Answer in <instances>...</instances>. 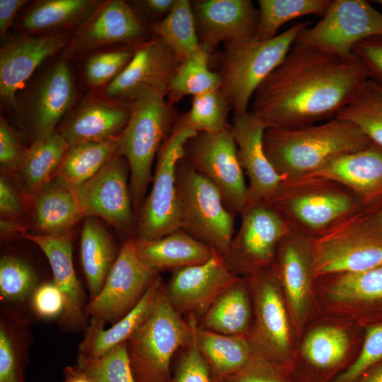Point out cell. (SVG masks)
<instances>
[{
  "label": "cell",
  "instance_id": "1",
  "mask_svg": "<svg viewBox=\"0 0 382 382\" xmlns=\"http://www.w3.org/2000/svg\"><path fill=\"white\" fill-rule=\"evenodd\" d=\"M369 79L354 53L340 56L295 42L262 81L250 111L266 128H291L330 120Z\"/></svg>",
  "mask_w": 382,
  "mask_h": 382
},
{
  "label": "cell",
  "instance_id": "2",
  "mask_svg": "<svg viewBox=\"0 0 382 382\" xmlns=\"http://www.w3.org/2000/svg\"><path fill=\"white\" fill-rule=\"evenodd\" d=\"M371 144L357 125L337 117L299 127H269L263 135L266 156L283 180L309 175Z\"/></svg>",
  "mask_w": 382,
  "mask_h": 382
},
{
  "label": "cell",
  "instance_id": "3",
  "mask_svg": "<svg viewBox=\"0 0 382 382\" xmlns=\"http://www.w3.org/2000/svg\"><path fill=\"white\" fill-rule=\"evenodd\" d=\"M270 204L292 230L311 239L323 236L363 212L348 188L313 175L283 180Z\"/></svg>",
  "mask_w": 382,
  "mask_h": 382
},
{
  "label": "cell",
  "instance_id": "4",
  "mask_svg": "<svg viewBox=\"0 0 382 382\" xmlns=\"http://www.w3.org/2000/svg\"><path fill=\"white\" fill-rule=\"evenodd\" d=\"M130 116L117 137V154L127 161L130 172L133 207L137 214L151 179L154 158L176 121V110L166 95L149 90L129 103Z\"/></svg>",
  "mask_w": 382,
  "mask_h": 382
},
{
  "label": "cell",
  "instance_id": "5",
  "mask_svg": "<svg viewBox=\"0 0 382 382\" xmlns=\"http://www.w3.org/2000/svg\"><path fill=\"white\" fill-rule=\"evenodd\" d=\"M309 22H298L269 40L255 37L224 44L219 71L220 90L233 114L248 111L253 95L262 81L283 61Z\"/></svg>",
  "mask_w": 382,
  "mask_h": 382
},
{
  "label": "cell",
  "instance_id": "6",
  "mask_svg": "<svg viewBox=\"0 0 382 382\" xmlns=\"http://www.w3.org/2000/svg\"><path fill=\"white\" fill-rule=\"evenodd\" d=\"M164 284L155 305L142 323L126 341L131 369L136 382H166L171 376L173 356L193 344V326L168 302Z\"/></svg>",
  "mask_w": 382,
  "mask_h": 382
},
{
  "label": "cell",
  "instance_id": "7",
  "mask_svg": "<svg viewBox=\"0 0 382 382\" xmlns=\"http://www.w3.org/2000/svg\"><path fill=\"white\" fill-rule=\"evenodd\" d=\"M246 277L253 304L248 337L256 352L289 376L296 355V337L274 264Z\"/></svg>",
  "mask_w": 382,
  "mask_h": 382
},
{
  "label": "cell",
  "instance_id": "8",
  "mask_svg": "<svg viewBox=\"0 0 382 382\" xmlns=\"http://www.w3.org/2000/svg\"><path fill=\"white\" fill-rule=\"evenodd\" d=\"M180 229L223 258L234 236V217L216 187L183 157L176 167Z\"/></svg>",
  "mask_w": 382,
  "mask_h": 382
},
{
  "label": "cell",
  "instance_id": "9",
  "mask_svg": "<svg viewBox=\"0 0 382 382\" xmlns=\"http://www.w3.org/2000/svg\"><path fill=\"white\" fill-rule=\"evenodd\" d=\"M197 133L180 117L176 120L158 151L152 187L137 214L135 238L158 239L180 229L176 167L185 144Z\"/></svg>",
  "mask_w": 382,
  "mask_h": 382
},
{
  "label": "cell",
  "instance_id": "10",
  "mask_svg": "<svg viewBox=\"0 0 382 382\" xmlns=\"http://www.w3.org/2000/svg\"><path fill=\"white\" fill-rule=\"evenodd\" d=\"M316 309L359 328L382 323V265L316 279Z\"/></svg>",
  "mask_w": 382,
  "mask_h": 382
},
{
  "label": "cell",
  "instance_id": "11",
  "mask_svg": "<svg viewBox=\"0 0 382 382\" xmlns=\"http://www.w3.org/2000/svg\"><path fill=\"white\" fill-rule=\"evenodd\" d=\"M326 317L303 334L289 376L292 382H331L357 354L354 350L358 339L356 329L359 327Z\"/></svg>",
  "mask_w": 382,
  "mask_h": 382
},
{
  "label": "cell",
  "instance_id": "12",
  "mask_svg": "<svg viewBox=\"0 0 382 382\" xmlns=\"http://www.w3.org/2000/svg\"><path fill=\"white\" fill-rule=\"evenodd\" d=\"M312 254L315 279L367 270L382 265V232L369 226L361 212L312 239Z\"/></svg>",
  "mask_w": 382,
  "mask_h": 382
},
{
  "label": "cell",
  "instance_id": "13",
  "mask_svg": "<svg viewBox=\"0 0 382 382\" xmlns=\"http://www.w3.org/2000/svg\"><path fill=\"white\" fill-rule=\"evenodd\" d=\"M224 260L235 275L247 277L272 266L278 246L291 228L267 202L248 201Z\"/></svg>",
  "mask_w": 382,
  "mask_h": 382
},
{
  "label": "cell",
  "instance_id": "14",
  "mask_svg": "<svg viewBox=\"0 0 382 382\" xmlns=\"http://www.w3.org/2000/svg\"><path fill=\"white\" fill-rule=\"evenodd\" d=\"M183 158L216 187L231 213H241L248 202V185L231 127L197 132L185 144Z\"/></svg>",
  "mask_w": 382,
  "mask_h": 382
},
{
  "label": "cell",
  "instance_id": "15",
  "mask_svg": "<svg viewBox=\"0 0 382 382\" xmlns=\"http://www.w3.org/2000/svg\"><path fill=\"white\" fill-rule=\"evenodd\" d=\"M309 26L295 42L349 56L357 43L382 35V13L364 0H331L321 20Z\"/></svg>",
  "mask_w": 382,
  "mask_h": 382
},
{
  "label": "cell",
  "instance_id": "16",
  "mask_svg": "<svg viewBox=\"0 0 382 382\" xmlns=\"http://www.w3.org/2000/svg\"><path fill=\"white\" fill-rule=\"evenodd\" d=\"M129 168L116 154L95 175L73 188L85 217H99L128 238L137 236V215L128 185Z\"/></svg>",
  "mask_w": 382,
  "mask_h": 382
},
{
  "label": "cell",
  "instance_id": "17",
  "mask_svg": "<svg viewBox=\"0 0 382 382\" xmlns=\"http://www.w3.org/2000/svg\"><path fill=\"white\" fill-rule=\"evenodd\" d=\"M133 239L122 242L103 288L86 304L87 317L114 324L137 306L160 275L140 261Z\"/></svg>",
  "mask_w": 382,
  "mask_h": 382
},
{
  "label": "cell",
  "instance_id": "18",
  "mask_svg": "<svg viewBox=\"0 0 382 382\" xmlns=\"http://www.w3.org/2000/svg\"><path fill=\"white\" fill-rule=\"evenodd\" d=\"M274 266L299 340L316 310L312 239L291 228L278 246Z\"/></svg>",
  "mask_w": 382,
  "mask_h": 382
},
{
  "label": "cell",
  "instance_id": "19",
  "mask_svg": "<svg viewBox=\"0 0 382 382\" xmlns=\"http://www.w3.org/2000/svg\"><path fill=\"white\" fill-rule=\"evenodd\" d=\"M164 284L166 298L182 316L197 321L214 299L238 277L216 252L207 262L172 272Z\"/></svg>",
  "mask_w": 382,
  "mask_h": 382
},
{
  "label": "cell",
  "instance_id": "20",
  "mask_svg": "<svg viewBox=\"0 0 382 382\" xmlns=\"http://www.w3.org/2000/svg\"><path fill=\"white\" fill-rule=\"evenodd\" d=\"M178 63L173 52L157 37L136 45L132 59L108 83L105 94L127 103L149 90H156L166 96L170 79Z\"/></svg>",
  "mask_w": 382,
  "mask_h": 382
},
{
  "label": "cell",
  "instance_id": "21",
  "mask_svg": "<svg viewBox=\"0 0 382 382\" xmlns=\"http://www.w3.org/2000/svg\"><path fill=\"white\" fill-rule=\"evenodd\" d=\"M191 6L199 44L209 54L221 43L255 35L259 11L250 0H202Z\"/></svg>",
  "mask_w": 382,
  "mask_h": 382
},
{
  "label": "cell",
  "instance_id": "22",
  "mask_svg": "<svg viewBox=\"0 0 382 382\" xmlns=\"http://www.w3.org/2000/svg\"><path fill=\"white\" fill-rule=\"evenodd\" d=\"M69 33L13 37L0 49V96L16 107V95L37 67L71 42Z\"/></svg>",
  "mask_w": 382,
  "mask_h": 382
},
{
  "label": "cell",
  "instance_id": "23",
  "mask_svg": "<svg viewBox=\"0 0 382 382\" xmlns=\"http://www.w3.org/2000/svg\"><path fill=\"white\" fill-rule=\"evenodd\" d=\"M231 129L241 166L248 178V201L270 203L283 178L275 171L264 150L266 127L248 110L233 114Z\"/></svg>",
  "mask_w": 382,
  "mask_h": 382
},
{
  "label": "cell",
  "instance_id": "24",
  "mask_svg": "<svg viewBox=\"0 0 382 382\" xmlns=\"http://www.w3.org/2000/svg\"><path fill=\"white\" fill-rule=\"evenodd\" d=\"M21 236L37 245L50 262L52 282L65 302L64 311L59 318V328L71 332L85 330L88 325L86 294L75 273L70 235H36L25 231Z\"/></svg>",
  "mask_w": 382,
  "mask_h": 382
},
{
  "label": "cell",
  "instance_id": "25",
  "mask_svg": "<svg viewBox=\"0 0 382 382\" xmlns=\"http://www.w3.org/2000/svg\"><path fill=\"white\" fill-rule=\"evenodd\" d=\"M309 175L344 185L357 197L364 212L382 207V147L376 144L342 155Z\"/></svg>",
  "mask_w": 382,
  "mask_h": 382
},
{
  "label": "cell",
  "instance_id": "26",
  "mask_svg": "<svg viewBox=\"0 0 382 382\" xmlns=\"http://www.w3.org/2000/svg\"><path fill=\"white\" fill-rule=\"evenodd\" d=\"M146 28L125 1L105 3L86 21L69 45L71 51H83L115 43L137 45L144 42Z\"/></svg>",
  "mask_w": 382,
  "mask_h": 382
},
{
  "label": "cell",
  "instance_id": "27",
  "mask_svg": "<svg viewBox=\"0 0 382 382\" xmlns=\"http://www.w3.org/2000/svg\"><path fill=\"white\" fill-rule=\"evenodd\" d=\"M76 93L66 61H58L39 83L30 103L28 113L35 140L54 132L59 120L74 104Z\"/></svg>",
  "mask_w": 382,
  "mask_h": 382
},
{
  "label": "cell",
  "instance_id": "28",
  "mask_svg": "<svg viewBox=\"0 0 382 382\" xmlns=\"http://www.w3.org/2000/svg\"><path fill=\"white\" fill-rule=\"evenodd\" d=\"M130 116L129 105L88 100L81 104L62 126L60 134L69 146L117 139Z\"/></svg>",
  "mask_w": 382,
  "mask_h": 382
},
{
  "label": "cell",
  "instance_id": "29",
  "mask_svg": "<svg viewBox=\"0 0 382 382\" xmlns=\"http://www.w3.org/2000/svg\"><path fill=\"white\" fill-rule=\"evenodd\" d=\"M133 241L140 261L158 273L204 263L215 253L181 229L158 239Z\"/></svg>",
  "mask_w": 382,
  "mask_h": 382
},
{
  "label": "cell",
  "instance_id": "30",
  "mask_svg": "<svg viewBox=\"0 0 382 382\" xmlns=\"http://www.w3.org/2000/svg\"><path fill=\"white\" fill-rule=\"evenodd\" d=\"M164 282L161 276L154 281L137 306L109 328L100 320L91 318L79 345L78 355L98 358L126 342L153 309Z\"/></svg>",
  "mask_w": 382,
  "mask_h": 382
},
{
  "label": "cell",
  "instance_id": "31",
  "mask_svg": "<svg viewBox=\"0 0 382 382\" xmlns=\"http://www.w3.org/2000/svg\"><path fill=\"white\" fill-rule=\"evenodd\" d=\"M253 321L252 295L246 277H238L212 303L198 326L223 335L248 336Z\"/></svg>",
  "mask_w": 382,
  "mask_h": 382
},
{
  "label": "cell",
  "instance_id": "32",
  "mask_svg": "<svg viewBox=\"0 0 382 382\" xmlns=\"http://www.w3.org/2000/svg\"><path fill=\"white\" fill-rule=\"evenodd\" d=\"M193 346L210 367L214 382L243 366L254 349L248 336L223 335L204 329L195 322Z\"/></svg>",
  "mask_w": 382,
  "mask_h": 382
},
{
  "label": "cell",
  "instance_id": "33",
  "mask_svg": "<svg viewBox=\"0 0 382 382\" xmlns=\"http://www.w3.org/2000/svg\"><path fill=\"white\" fill-rule=\"evenodd\" d=\"M35 224L44 235L69 234L84 218L72 189L55 180L34 195Z\"/></svg>",
  "mask_w": 382,
  "mask_h": 382
},
{
  "label": "cell",
  "instance_id": "34",
  "mask_svg": "<svg viewBox=\"0 0 382 382\" xmlns=\"http://www.w3.org/2000/svg\"><path fill=\"white\" fill-rule=\"evenodd\" d=\"M118 253L103 226L95 217H86L81 236L80 254L90 300L100 291Z\"/></svg>",
  "mask_w": 382,
  "mask_h": 382
},
{
  "label": "cell",
  "instance_id": "35",
  "mask_svg": "<svg viewBox=\"0 0 382 382\" xmlns=\"http://www.w3.org/2000/svg\"><path fill=\"white\" fill-rule=\"evenodd\" d=\"M28 323L16 312L1 310L0 314V382H25L32 342Z\"/></svg>",
  "mask_w": 382,
  "mask_h": 382
},
{
  "label": "cell",
  "instance_id": "36",
  "mask_svg": "<svg viewBox=\"0 0 382 382\" xmlns=\"http://www.w3.org/2000/svg\"><path fill=\"white\" fill-rule=\"evenodd\" d=\"M99 4L93 0L40 1L26 11L18 26L29 32L55 33L86 21Z\"/></svg>",
  "mask_w": 382,
  "mask_h": 382
},
{
  "label": "cell",
  "instance_id": "37",
  "mask_svg": "<svg viewBox=\"0 0 382 382\" xmlns=\"http://www.w3.org/2000/svg\"><path fill=\"white\" fill-rule=\"evenodd\" d=\"M69 146L60 133L54 132L23 150L18 169L30 193L35 195L50 183Z\"/></svg>",
  "mask_w": 382,
  "mask_h": 382
},
{
  "label": "cell",
  "instance_id": "38",
  "mask_svg": "<svg viewBox=\"0 0 382 382\" xmlns=\"http://www.w3.org/2000/svg\"><path fill=\"white\" fill-rule=\"evenodd\" d=\"M117 139L69 146L54 175L55 180L71 189L87 181L117 154Z\"/></svg>",
  "mask_w": 382,
  "mask_h": 382
},
{
  "label": "cell",
  "instance_id": "39",
  "mask_svg": "<svg viewBox=\"0 0 382 382\" xmlns=\"http://www.w3.org/2000/svg\"><path fill=\"white\" fill-rule=\"evenodd\" d=\"M151 30L173 52L179 63L203 49L197 35L191 3L187 0H176L163 19L152 24Z\"/></svg>",
  "mask_w": 382,
  "mask_h": 382
},
{
  "label": "cell",
  "instance_id": "40",
  "mask_svg": "<svg viewBox=\"0 0 382 382\" xmlns=\"http://www.w3.org/2000/svg\"><path fill=\"white\" fill-rule=\"evenodd\" d=\"M210 54L205 50L178 63L167 89L166 98L174 105L183 97L219 89L221 79L209 69Z\"/></svg>",
  "mask_w": 382,
  "mask_h": 382
},
{
  "label": "cell",
  "instance_id": "41",
  "mask_svg": "<svg viewBox=\"0 0 382 382\" xmlns=\"http://www.w3.org/2000/svg\"><path fill=\"white\" fill-rule=\"evenodd\" d=\"M336 117L352 122L382 147V87L374 81L366 80Z\"/></svg>",
  "mask_w": 382,
  "mask_h": 382
},
{
  "label": "cell",
  "instance_id": "42",
  "mask_svg": "<svg viewBox=\"0 0 382 382\" xmlns=\"http://www.w3.org/2000/svg\"><path fill=\"white\" fill-rule=\"evenodd\" d=\"M331 0H259V21L255 37L269 40L285 23L308 15L323 16Z\"/></svg>",
  "mask_w": 382,
  "mask_h": 382
},
{
  "label": "cell",
  "instance_id": "43",
  "mask_svg": "<svg viewBox=\"0 0 382 382\" xmlns=\"http://www.w3.org/2000/svg\"><path fill=\"white\" fill-rule=\"evenodd\" d=\"M231 110L230 103L219 88L193 96L190 110L180 118L197 132H215L231 127L228 123Z\"/></svg>",
  "mask_w": 382,
  "mask_h": 382
},
{
  "label": "cell",
  "instance_id": "44",
  "mask_svg": "<svg viewBox=\"0 0 382 382\" xmlns=\"http://www.w3.org/2000/svg\"><path fill=\"white\" fill-rule=\"evenodd\" d=\"M38 284L35 271L27 261L12 255L1 258V301L18 303L29 299Z\"/></svg>",
  "mask_w": 382,
  "mask_h": 382
},
{
  "label": "cell",
  "instance_id": "45",
  "mask_svg": "<svg viewBox=\"0 0 382 382\" xmlns=\"http://www.w3.org/2000/svg\"><path fill=\"white\" fill-rule=\"evenodd\" d=\"M76 365L92 382H136L131 369L126 342L98 358L78 355Z\"/></svg>",
  "mask_w": 382,
  "mask_h": 382
},
{
  "label": "cell",
  "instance_id": "46",
  "mask_svg": "<svg viewBox=\"0 0 382 382\" xmlns=\"http://www.w3.org/2000/svg\"><path fill=\"white\" fill-rule=\"evenodd\" d=\"M364 330L361 349L331 382H356L366 371L382 361V323L366 327Z\"/></svg>",
  "mask_w": 382,
  "mask_h": 382
},
{
  "label": "cell",
  "instance_id": "47",
  "mask_svg": "<svg viewBox=\"0 0 382 382\" xmlns=\"http://www.w3.org/2000/svg\"><path fill=\"white\" fill-rule=\"evenodd\" d=\"M133 49L99 52L92 55L85 65V78L93 86L111 82L132 59ZM109 82V83H110Z\"/></svg>",
  "mask_w": 382,
  "mask_h": 382
},
{
  "label": "cell",
  "instance_id": "48",
  "mask_svg": "<svg viewBox=\"0 0 382 382\" xmlns=\"http://www.w3.org/2000/svg\"><path fill=\"white\" fill-rule=\"evenodd\" d=\"M214 382H292L275 365L254 351L240 369Z\"/></svg>",
  "mask_w": 382,
  "mask_h": 382
},
{
  "label": "cell",
  "instance_id": "49",
  "mask_svg": "<svg viewBox=\"0 0 382 382\" xmlns=\"http://www.w3.org/2000/svg\"><path fill=\"white\" fill-rule=\"evenodd\" d=\"M166 382H214L209 366L193 346L181 349L174 373Z\"/></svg>",
  "mask_w": 382,
  "mask_h": 382
},
{
  "label": "cell",
  "instance_id": "50",
  "mask_svg": "<svg viewBox=\"0 0 382 382\" xmlns=\"http://www.w3.org/2000/svg\"><path fill=\"white\" fill-rule=\"evenodd\" d=\"M29 299L33 312L40 319L59 318L64 311L63 294L53 282L38 284Z\"/></svg>",
  "mask_w": 382,
  "mask_h": 382
},
{
  "label": "cell",
  "instance_id": "51",
  "mask_svg": "<svg viewBox=\"0 0 382 382\" xmlns=\"http://www.w3.org/2000/svg\"><path fill=\"white\" fill-rule=\"evenodd\" d=\"M364 63L369 79L382 87V35L364 39L352 48Z\"/></svg>",
  "mask_w": 382,
  "mask_h": 382
},
{
  "label": "cell",
  "instance_id": "52",
  "mask_svg": "<svg viewBox=\"0 0 382 382\" xmlns=\"http://www.w3.org/2000/svg\"><path fill=\"white\" fill-rule=\"evenodd\" d=\"M23 150L14 131L1 116L0 120V163L3 168L13 170L18 168Z\"/></svg>",
  "mask_w": 382,
  "mask_h": 382
},
{
  "label": "cell",
  "instance_id": "53",
  "mask_svg": "<svg viewBox=\"0 0 382 382\" xmlns=\"http://www.w3.org/2000/svg\"><path fill=\"white\" fill-rule=\"evenodd\" d=\"M0 212L9 216H20L21 208L17 195L11 185L4 178L0 179Z\"/></svg>",
  "mask_w": 382,
  "mask_h": 382
},
{
  "label": "cell",
  "instance_id": "54",
  "mask_svg": "<svg viewBox=\"0 0 382 382\" xmlns=\"http://www.w3.org/2000/svg\"><path fill=\"white\" fill-rule=\"evenodd\" d=\"M26 2L25 0H0L1 37H4L16 13Z\"/></svg>",
  "mask_w": 382,
  "mask_h": 382
},
{
  "label": "cell",
  "instance_id": "55",
  "mask_svg": "<svg viewBox=\"0 0 382 382\" xmlns=\"http://www.w3.org/2000/svg\"><path fill=\"white\" fill-rule=\"evenodd\" d=\"M176 0H146L140 1L149 12L156 15H165L171 11Z\"/></svg>",
  "mask_w": 382,
  "mask_h": 382
},
{
  "label": "cell",
  "instance_id": "56",
  "mask_svg": "<svg viewBox=\"0 0 382 382\" xmlns=\"http://www.w3.org/2000/svg\"><path fill=\"white\" fill-rule=\"evenodd\" d=\"M63 376L62 382H92L76 364L66 366L63 370Z\"/></svg>",
  "mask_w": 382,
  "mask_h": 382
},
{
  "label": "cell",
  "instance_id": "57",
  "mask_svg": "<svg viewBox=\"0 0 382 382\" xmlns=\"http://www.w3.org/2000/svg\"><path fill=\"white\" fill-rule=\"evenodd\" d=\"M362 216L369 226L382 232V207L371 212H362Z\"/></svg>",
  "mask_w": 382,
  "mask_h": 382
},
{
  "label": "cell",
  "instance_id": "58",
  "mask_svg": "<svg viewBox=\"0 0 382 382\" xmlns=\"http://www.w3.org/2000/svg\"><path fill=\"white\" fill-rule=\"evenodd\" d=\"M356 382H382V361L366 371Z\"/></svg>",
  "mask_w": 382,
  "mask_h": 382
},
{
  "label": "cell",
  "instance_id": "59",
  "mask_svg": "<svg viewBox=\"0 0 382 382\" xmlns=\"http://www.w3.org/2000/svg\"><path fill=\"white\" fill-rule=\"evenodd\" d=\"M0 224L1 233L4 236H10L16 233L21 236L25 231L21 225L6 219H1Z\"/></svg>",
  "mask_w": 382,
  "mask_h": 382
},
{
  "label": "cell",
  "instance_id": "60",
  "mask_svg": "<svg viewBox=\"0 0 382 382\" xmlns=\"http://www.w3.org/2000/svg\"><path fill=\"white\" fill-rule=\"evenodd\" d=\"M375 2H376L378 4L382 6V0H378V1H376Z\"/></svg>",
  "mask_w": 382,
  "mask_h": 382
}]
</instances>
